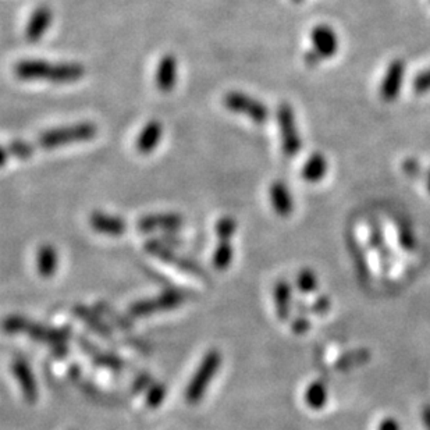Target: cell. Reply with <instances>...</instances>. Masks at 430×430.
I'll return each mask as SVG.
<instances>
[{"instance_id": "1", "label": "cell", "mask_w": 430, "mask_h": 430, "mask_svg": "<svg viewBox=\"0 0 430 430\" xmlns=\"http://www.w3.org/2000/svg\"><path fill=\"white\" fill-rule=\"evenodd\" d=\"M81 63H49L45 60H21L14 66V74L23 81H47L69 84L80 81L86 76Z\"/></svg>"}, {"instance_id": "2", "label": "cell", "mask_w": 430, "mask_h": 430, "mask_svg": "<svg viewBox=\"0 0 430 430\" xmlns=\"http://www.w3.org/2000/svg\"><path fill=\"white\" fill-rule=\"evenodd\" d=\"M98 134L96 124L91 122H83V123H76L70 126H63L57 129H47L40 136L33 141L35 149L42 148V149H56L62 148L66 145L77 144V142H86L92 138H95Z\"/></svg>"}, {"instance_id": "3", "label": "cell", "mask_w": 430, "mask_h": 430, "mask_svg": "<svg viewBox=\"0 0 430 430\" xmlns=\"http://www.w3.org/2000/svg\"><path fill=\"white\" fill-rule=\"evenodd\" d=\"M221 361L223 356L217 349L207 352L184 393V398L190 405H195L204 398L209 383L214 380L221 365Z\"/></svg>"}, {"instance_id": "4", "label": "cell", "mask_w": 430, "mask_h": 430, "mask_svg": "<svg viewBox=\"0 0 430 430\" xmlns=\"http://www.w3.org/2000/svg\"><path fill=\"white\" fill-rule=\"evenodd\" d=\"M276 120L280 131L283 155L293 159L302 151L301 132L297 126V117L293 106L287 102L280 103L276 112Z\"/></svg>"}, {"instance_id": "5", "label": "cell", "mask_w": 430, "mask_h": 430, "mask_svg": "<svg viewBox=\"0 0 430 430\" xmlns=\"http://www.w3.org/2000/svg\"><path fill=\"white\" fill-rule=\"evenodd\" d=\"M223 103L227 110L248 117L257 126H263L269 122V108L262 100L245 92L230 91L224 95Z\"/></svg>"}, {"instance_id": "6", "label": "cell", "mask_w": 430, "mask_h": 430, "mask_svg": "<svg viewBox=\"0 0 430 430\" xmlns=\"http://www.w3.org/2000/svg\"><path fill=\"white\" fill-rule=\"evenodd\" d=\"M185 301H187L185 291H182L180 289H168L162 294H159L156 298L141 300V301L134 302L132 305H129V315L132 319L149 316V315H153L158 312L173 310Z\"/></svg>"}, {"instance_id": "7", "label": "cell", "mask_w": 430, "mask_h": 430, "mask_svg": "<svg viewBox=\"0 0 430 430\" xmlns=\"http://www.w3.org/2000/svg\"><path fill=\"white\" fill-rule=\"evenodd\" d=\"M405 74H407V64L402 59H394L388 63L379 89L383 102L393 103L398 99L405 81Z\"/></svg>"}, {"instance_id": "8", "label": "cell", "mask_w": 430, "mask_h": 430, "mask_svg": "<svg viewBox=\"0 0 430 430\" xmlns=\"http://www.w3.org/2000/svg\"><path fill=\"white\" fill-rule=\"evenodd\" d=\"M310 43L312 50L323 62L333 59L340 49V40L337 33L327 24H318L312 28Z\"/></svg>"}, {"instance_id": "9", "label": "cell", "mask_w": 430, "mask_h": 430, "mask_svg": "<svg viewBox=\"0 0 430 430\" xmlns=\"http://www.w3.org/2000/svg\"><path fill=\"white\" fill-rule=\"evenodd\" d=\"M13 375L20 386L24 400L28 404H35L40 395L38 383L30 364L23 356H16L11 362Z\"/></svg>"}, {"instance_id": "10", "label": "cell", "mask_w": 430, "mask_h": 430, "mask_svg": "<svg viewBox=\"0 0 430 430\" xmlns=\"http://www.w3.org/2000/svg\"><path fill=\"white\" fill-rule=\"evenodd\" d=\"M184 223L182 216L178 214H152L144 216L138 220L136 227L141 233H177Z\"/></svg>"}, {"instance_id": "11", "label": "cell", "mask_w": 430, "mask_h": 430, "mask_svg": "<svg viewBox=\"0 0 430 430\" xmlns=\"http://www.w3.org/2000/svg\"><path fill=\"white\" fill-rule=\"evenodd\" d=\"M25 335H28L35 342L53 347V345L57 344H67V342L71 337V329L70 327L56 329V327L45 326L41 323L30 322V325L25 330Z\"/></svg>"}, {"instance_id": "12", "label": "cell", "mask_w": 430, "mask_h": 430, "mask_svg": "<svg viewBox=\"0 0 430 430\" xmlns=\"http://www.w3.org/2000/svg\"><path fill=\"white\" fill-rule=\"evenodd\" d=\"M270 204L276 215L280 217H289L294 212V199L290 188L281 180H276L272 182L270 190Z\"/></svg>"}, {"instance_id": "13", "label": "cell", "mask_w": 430, "mask_h": 430, "mask_svg": "<svg viewBox=\"0 0 430 430\" xmlns=\"http://www.w3.org/2000/svg\"><path fill=\"white\" fill-rule=\"evenodd\" d=\"M89 224L96 233L109 237H120L127 230L124 219L103 212H93L89 217Z\"/></svg>"}, {"instance_id": "14", "label": "cell", "mask_w": 430, "mask_h": 430, "mask_svg": "<svg viewBox=\"0 0 430 430\" xmlns=\"http://www.w3.org/2000/svg\"><path fill=\"white\" fill-rule=\"evenodd\" d=\"M53 13L49 6H40L30 17L25 27V38L30 42H38L49 30Z\"/></svg>"}, {"instance_id": "15", "label": "cell", "mask_w": 430, "mask_h": 430, "mask_svg": "<svg viewBox=\"0 0 430 430\" xmlns=\"http://www.w3.org/2000/svg\"><path fill=\"white\" fill-rule=\"evenodd\" d=\"M177 74H178V62L175 56L173 54H165L156 70V86L162 92H170L177 83Z\"/></svg>"}, {"instance_id": "16", "label": "cell", "mask_w": 430, "mask_h": 430, "mask_svg": "<svg viewBox=\"0 0 430 430\" xmlns=\"http://www.w3.org/2000/svg\"><path fill=\"white\" fill-rule=\"evenodd\" d=\"M163 135V126L158 120L149 122L144 129H141L136 138V151L142 155L151 153L153 149L158 148Z\"/></svg>"}, {"instance_id": "17", "label": "cell", "mask_w": 430, "mask_h": 430, "mask_svg": "<svg viewBox=\"0 0 430 430\" xmlns=\"http://www.w3.org/2000/svg\"><path fill=\"white\" fill-rule=\"evenodd\" d=\"M273 301L276 308V315L280 320L286 322L291 315L293 290L286 280H279L273 289Z\"/></svg>"}, {"instance_id": "18", "label": "cell", "mask_w": 430, "mask_h": 430, "mask_svg": "<svg viewBox=\"0 0 430 430\" xmlns=\"http://www.w3.org/2000/svg\"><path fill=\"white\" fill-rule=\"evenodd\" d=\"M329 172V162L326 156L320 152L312 153L302 168V178L308 182H319L322 181Z\"/></svg>"}, {"instance_id": "19", "label": "cell", "mask_w": 430, "mask_h": 430, "mask_svg": "<svg viewBox=\"0 0 430 430\" xmlns=\"http://www.w3.org/2000/svg\"><path fill=\"white\" fill-rule=\"evenodd\" d=\"M73 312L79 319H81L86 323L92 332H95L99 336L106 337V339L112 337L110 327L108 326V323L105 320H102V318L99 316V310L89 309L84 305H77V306H74Z\"/></svg>"}, {"instance_id": "20", "label": "cell", "mask_w": 430, "mask_h": 430, "mask_svg": "<svg viewBox=\"0 0 430 430\" xmlns=\"http://www.w3.org/2000/svg\"><path fill=\"white\" fill-rule=\"evenodd\" d=\"M59 267L57 250L50 244H43L37 252V269L42 279H50L54 276Z\"/></svg>"}, {"instance_id": "21", "label": "cell", "mask_w": 430, "mask_h": 430, "mask_svg": "<svg viewBox=\"0 0 430 430\" xmlns=\"http://www.w3.org/2000/svg\"><path fill=\"white\" fill-rule=\"evenodd\" d=\"M371 359V351L365 348H358L342 355L336 362V369L340 372H348L354 368L365 365Z\"/></svg>"}, {"instance_id": "22", "label": "cell", "mask_w": 430, "mask_h": 430, "mask_svg": "<svg viewBox=\"0 0 430 430\" xmlns=\"http://www.w3.org/2000/svg\"><path fill=\"white\" fill-rule=\"evenodd\" d=\"M327 398H329V393H327V388L323 382L320 380H316V382H312L305 391V402L309 408L315 409V411H319L322 409L326 402H327Z\"/></svg>"}, {"instance_id": "23", "label": "cell", "mask_w": 430, "mask_h": 430, "mask_svg": "<svg viewBox=\"0 0 430 430\" xmlns=\"http://www.w3.org/2000/svg\"><path fill=\"white\" fill-rule=\"evenodd\" d=\"M145 250L151 255H153V257H156V258L161 259L162 262H166V263H174L175 259L178 258V255L174 251V247L169 245L162 238L161 240H149L145 244Z\"/></svg>"}, {"instance_id": "24", "label": "cell", "mask_w": 430, "mask_h": 430, "mask_svg": "<svg viewBox=\"0 0 430 430\" xmlns=\"http://www.w3.org/2000/svg\"><path fill=\"white\" fill-rule=\"evenodd\" d=\"M4 148L8 155V159H20V161L31 158L35 151L33 141H23V139H14Z\"/></svg>"}, {"instance_id": "25", "label": "cell", "mask_w": 430, "mask_h": 430, "mask_svg": "<svg viewBox=\"0 0 430 430\" xmlns=\"http://www.w3.org/2000/svg\"><path fill=\"white\" fill-rule=\"evenodd\" d=\"M92 356V361L96 366H100V368H106V369H110V371H122L124 368V361L122 358H119L117 355L115 354H110V352H102L100 349L95 351L91 354Z\"/></svg>"}, {"instance_id": "26", "label": "cell", "mask_w": 430, "mask_h": 430, "mask_svg": "<svg viewBox=\"0 0 430 430\" xmlns=\"http://www.w3.org/2000/svg\"><path fill=\"white\" fill-rule=\"evenodd\" d=\"M234 258V247L230 241H220L214 254V266L217 270H226Z\"/></svg>"}, {"instance_id": "27", "label": "cell", "mask_w": 430, "mask_h": 430, "mask_svg": "<svg viewBox=\"0 0 430 430\" xmlns=\"http://www.w3.org/2000/svg\"><path fill=\"white\" fill-rule=\"evenodd\" d=\"M30 322H31L30 319L21 316V315H8L1 320L0 327L6 335L14 336V335L25 333Z\"/></svg>"}, {"instance_id": "28", "label": "cell", "mask_w": 430, "mask_h": 430, "mask_svg": "<svg viewBox=\"0 0 430 430\" xmlns=\"http://www.w3.org/2000/svg\"><path fill=\"white\" fill-rule=\"evenodd\" d=\"M297 289L301 291L302 294H312L318 290L319 281L313 270L310 269H302L297 276Z\"/></svg>"}, {"instance_id": "29", "label": "cell", "mask_w": 430, "mask_h": 430, "mask_svg": "<svg viewBox=\"0 0 430 430\" xmlns=\"http://www.w3.org/2000/svg\"><path fill=\"white\" fill-rule=\"evenodd\" d=\"M215 230L220 241H230L237 231V221L231 216H224L216 223Z\"/></svg>"}, {"instance_id": "30", "label": "cell", "mask_w": 430, "mask_h": 430, "mask_svg": "<svg viewBox=\"0 0 430 430\" xmlns=\"http://www.w3.org/2000/svg\"><path fill=\"white\" fill-rule=\"evenodd\" d=\"M168 395V388L163 383H153L148 388L146 405L149 408H158Z\"/></svg>"}, {"instance_id": "31", "label": "cell", "mask_w": 430, "mask_h": 430, "mask_svg": "<svg viewBox=\"0 0 430 430\" xmlns=\"http://www.w3.org/2000/svg\"><path fill=\"white\" fill-rule=\"evenodd\" d=\"M98 310H100L102 313H105L106 316H109V318L112 319V322H113L116 326H119L120 329H123V330H129V329H131L132 322H131L129 319H127V318L122 316L120 313H117L116 310H113L109 305L100 302V303H98Z\"/></svg>"}, {"instance_id": "32", "label": "cell", "mask_w": 430, "mask_h": 430, "mask_svg": "<svg viewBox=\"0 0 430 430\" xmlns=\"http://www.w3.org/2000/svg\"><path fill=\"white\" fill-rule=\"evenodd\" d=\"M174 266H177L180 270H182L185 273H190V274H194L197 277H205L207 276L205 270L199 266V263H197L192 259L178 257L174 262Z\"/></svg>"}, {"instance_id": "33", "label": "cell", "mask_w": 430, "mask_h": 430, "mask_svg": "<svg viewBox=\"0 0 430 430\" xmlns=\"http://www.w3.org/2000/svg\"><path fill=\"white\" fill-rule=\"evenodd\" d=\"M398 243L407 252H412L417 248V238L412 230L407 226H401L398 230Z\"/></svg>"}, {"instance_id": "34", "label": "cell", "mask_w": 430, "mask_h": 430, "mask_svg": "<svg viewBox=\"0 0 430 430\" xmlns=\"http://www.w3.org/2000/svg\"><path fill=\"white\" fill-rule=\"evenodd\" d=\"M412 88L417 95H425L430 92V67L421 71L412 81Z\"/></svg>"}, {"instance_id": "35", "label": "cell", "mask_w": 430, "mask_h": 430, "mask_svg": "<svg viewBox=\"0 0 430 430\" xmlns=\"http://www.w3.org/2000/svg\"><path fill=\"white\" fill-rule=\"evenodd\" d=\"M402 172H404V174L407 177H409L412 180H418L422 175L424 170H422V166H421V163H419L418 159H415V158H407L402 162Z\"/></svg>"}, {"instance_id": "36", "label": "cell", "mask_w": 430, "mask_h": 430, "mask_svg": "<svg viewBox=\"0 0 430 430\" xmlns=\"http://www.w3.org/2000/svg\"><path fill=\"white\" fill-rule=\"evenodd\" d=\"M332 308V300L327 296H320L310 303V312L315 315H325Z\"/></svg>"}, {"instance_id": "37", "label": "cell", "mask_w": 430, "mask_h": 430, "mask_svg": "<svg viewBox=\"0 0 430 430\" xmlns=\"http://www.w3.org/2000/svg\"><path fill=\"white\" fill-rule=\"evenodd\" d=\"M291 329L297 336H302L310 329V322L308 320V318L305 315L298 313V316H296L294 320L291 322Z\"/></svg>"}, {"instance_id": "38", "label": "cell", "mask_w": 430, "mask_h": 430, "mask_svg": "<svg viewBox=\"0 0 430 430\" xmlns=\"http://www.w3.org/2000/svg\"><path fill=\"white\" fill-rule=\"evenodd\" d=\"M369 241H371V245L379 251H382L383 248H386L385 245V237L382 234V230L379 228V226H373L372 230H371V234H369Z\"/></svg>"}, {"instance_id": "39", "label": "cell", "mask_w": 430, "mask_h": 430, "mask_svg": "<svg viewBox=\"0 0 430 430\" xmlns=\"http://www.w3.org/2000/svg\"><path fill=\"white\" fill-rule=\"evenodd\" d=\"M152 385V378L149 373H141L139 376H136V379L132 383V393L138 394L141 391H144L145 388H149Z\"/></svg>"}, {"instance_id": "40", "label": "cell", "mask_w": 430, "mask_h": 430, "mask_svg": "<svg viewBox=\"0 0 430 430\" xmlns=\"http://www.w3.org/2000/svg\"><path fill=\"white\" fill-rule=\"evenodd\" d=\"M303 63H305L306 67H309V69H316V67H319V66L323 63V60H322L312 49H309V50H306L305 54H303Z\"/></svg>"}, {"instance_id": "41", "label": "cell", "mask_w": 430, "mask_h": 430, "mask_svg": "<svg viewBox=\"0 0 430 430\" xmlns=\"http://www.w3.org/2000/svg\"><path fill=\"white\" fill-rule=\"evenodd\" d=\"M52 351H53V356H56L57 359H63V358L67 356L69 347H67V344L53 345Z\"/></svg>"}, {"instance_id": "42", "label": "cell", "mask_w": 430, "mask_h": 430, "mask_svg": "<svg viewBox=\"0 0 430 430\" xmlns=\"http://www.w3.org/2000/svg\"><path fill=\"white\" fill-rule=\"evenodd\" d=\"M379 430H400V424L394 419V418H386L380 426Z\"/></svg>"}, {"instance_id": "43", "label": "cell", "mask_w": 430, "mask_h": 430, "mask_svg": "<svg viewBox=\"0 0 430 430\" xmlns=\"http://www.w3.org/2000/svg\"><path fill=\"white\" fill-rule=\"evenodd\" d=\"M422 419H424V424L426 426V429L430 430V407H425L424 411H422Z\"/></svg>"}, {"instance_id": "44", "label": "cell", "mask_w": 430, "mask_h": 430, "mask_svg": "<svg viewBox=\"0 0 430 430\" xmlns=\"http://www.w3.org/2000/svg\"><path fill=\"white\" fill-rule=\"evenodd\" d=\"M8 162V155L6 152V148L0 145V168H3Z\"/></svg>"}, {"instance_id": "45", "label": "cell", "mask_w": 430, "mask_h": 430, "mask_svg": "<svg viewBox=\"0 0 430 430\" xmlns=\"http://www.w3.org/2000/svg\"><path fill=\"white\" fill-rule=\"evenodd\" d=\"M426 188H428V192L430 194V170L428 172V177H426Z\"/></svg>"}, {"instance_id": "46", "label": "cell", "mask_w": 430, "mask_h": 430, "mask_svg": "<svg viewBox=\"0 0 430 430\" xmlns=\"http://www.w3.org/2000/svg\"><path fill=\"white\" fill-rule=\"evenodd\" d=\"M294 4H302L305 0H291Z\"/></svg>"}]
</instances>
